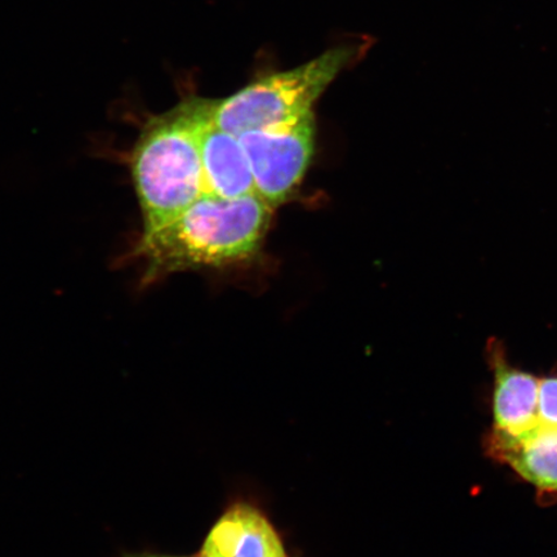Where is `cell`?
<instances>
[{
    "label": "cell",
    "mask_w": 557,
    "mask_h": 557,
    "mask_svg": "<svg viewBox=\"0 0 557 557\" xmlns=\"http://www.w3.org/2000/svg\"><path fill=\"white\" fill-rule=\"evenodd\" d=\"M274 209L257 194L222 199L205 193L166 224L141 233L127 259L143 263V283L201 269H224L259 256Z\"/></svg>",
    "instance_id": "6da1fadb"
},
{
    "label": "cell",
    "mask_w": 557,
    "mask_h": 557,
    "mask_svg": "<svg viewBox=\"0 0 557 557\" xmlns=\"http://www.w3.org/2000/svg\"><path fill=\"white\" fill-rule=\"evenodd\" d=\"M485 351L493 373L485 453L532 485L540 504H557V371L535 375L511 366L496 338Z\"/></svg>",
    "instance_id": "7a4b0ae2"
},
{
    "label": "cell",
    "mask_w": 557,
    "mask_h": 557,
    "mask_svg": "<svg viewBox=\"0 0 557 557\" xmlns=\"http://www.w3.org/2000/svg\"><path fill=\"white\" fill-rule=\"evenodd\" d=\"M206 99L190 95L165 113L151 115L127 156L149 233L183 212L205 194L199 131Z\"/></svg>",
    "instance_id": "3957f363"
},
{
    "label": "cell",
    "mask_w": 557,
    "mask_h": 557,
    "mask_svg": "<svg viewBox=\"0 0 557 557\" xmlns=\"http://www.w3.org/2000/svg\"><path fill=\"white\" fill-rule=\"evenodd\" d=\"M369 45H338L302 65L263 75L224 99H209L212 121L239 136L312 115L320 97L366 53Z\"/></svg>",
    "instance_id": "277c9868"
},
{
    "label": "cell",
    "mask_w": 557,
    "mask_h": 557,
    "mask_svg": "<svg viewBox=\"0 0 557 557\" xmlns=\"http://www.w3.org/2000/svg\"><path fill=\"white\" fill-rule=\"evenodd\" d=\"M253 174L255 191L275 209L298 190L317 144L315 115L250 129L238 136Z\"/></svg>",
    "instance_id": "5b68a950"
},
{
    "label": "cell",
    "mask_w": 557,
    "mask_h": 557,
    "mask_svg": "<svg viewBox=\"0 0 557 557\" xmlns=\"http://www.w3.org/2000/svg\"><path fill=\"white\" fill-rule=\"evenodd\" d=\"M199 146L205 193L222 199L256 194L246 150L238 136L213 123L209 99L200 124Z\"/></svg>",
    "instance_id": "8992f818"
},
{
    "label": "cell",
    "mask_w": 557,
    "mask_h": 557,
    "mask_svg": "<svg viewBox=\"0 0 557 557\" xmlns=\"http://www.w3.org/2000/svg\"><path fill=\"white\" fill-rule=\"evenodd\" d=\"M200 557H288L263 515L248 505L230 508L208 534Z\"/></svg>",
    "instance_id": "52a82bcc"
},
{
    "label": "cell",
    "mask_w": 557,
    "mask_h": 557,
    "mask_svg": "<svg viewBox=\"0 0 557 557\" xmlns=\"http://www.w3.org/2000/svg\"><path fill=\"white\" fill-rule=\"evenodd\" d=\"M129 557H173V556H163V555H152V554H141V555H134Z\"/></svg>",
    "instance_id": "ba28073f"
}]
</instances>
